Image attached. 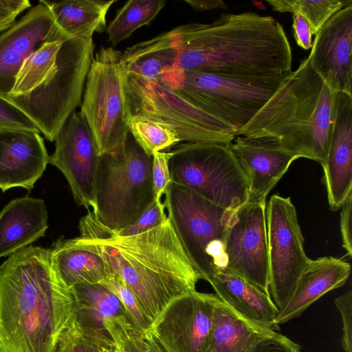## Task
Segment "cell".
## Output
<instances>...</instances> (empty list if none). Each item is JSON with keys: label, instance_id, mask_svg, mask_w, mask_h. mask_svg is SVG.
<instances>
[{"label": "cell", "instance_id": "cell-15", "mask_svg": "<svg viewBox=\"0 0 352 352\" xmlns=\"http://www.w3.org/2000/svg\"><path fill=\"white\" fill-rule=\"evenodd\" d=\"M99 155L84 116L72 112L55 140V150L49 163L65 176L74 201L89 210L94 206L95 177Z\"/></svg>", "mask_w": 352, "mask_h": 352}, {"label": "cell", "instance_id": "cell-46", "mask_svg": "<svg viewBox=\"0 0 352 352\" xmlns=\"http://www.w3.org/2000/svg\"><path fill=\"white\" fill-rule=\"evenodd\" d=\"M252 3L258 9L260 10H264L266 8L265 5L262 2L258 1H252Z\"/></svg>", "mask_w": 352, "mask_h": 352}, {"label": "cell", "instance_id": "cell-39", "mask_svg": "<svg viewBox=\"0 0 352 352\" xmlns=\"http://www.w3.org/2000/svg\"><path fill=\"white\" fill-rule=\"evenodd\" d=\"M335 305L342 321V347L345 352H352V292L336 298Z\"/></svg>", "mask_w": 352, "mask_h": 352}, {"label": "cell", "instance_id": "cell-1", "mask_svg": "<svg viewBox=\"0 0 352 352\" xmlns=\"http://www.w3.org/2000/svg\"><path fill=\"white\" fill-rule=\"evenodd\" d=\"M73 313L50 249L29 245L0 265V352H55Z\"/></svg>", "mask_w": 352, "mask_h": 352}, {"label": "cell", "instance_id": "cell-7", "mask_svg": "<svg viewBox=\"0 0 352 352\" xmlns=\"http://www.w3.org/2000/svg\"><path fill=\"white\" fill-rule=\"evenodd\" d=\"M94 50L92 37L66 40L58 52L54 70L40 85L26 95L5 98L23 112L48 141H55L65 120L81 104Z\"/></svg>", "mask_w": 352, "mask_h": 352}, {"label": "cell", "instance_id": "cell-24", "mask_svg": "<svg viewBox=\"0 0 352 352\" xmlns=\"http://www.w3.org/2000/svg\"><path fill=\"white\" fill-rule=\"evenodd\" d=\"M218 298L244 318L278 329L274 324L278 312L270 296L242 278L220 270L207 280Z\"/></svg>", "mask_w": 352, "mask_h": 352}, {"label": "cell", "instance_id": "cell-30", "mask_svg": "<svg viewBox=\"0 0 352 352\" xmlns=\"http://www.w3.org/2000/svg\"><path fill=\"white\" fill-rule=\"evenodd\" d=\"M164 0H129L117 12L107 27L113 47L129 38L135 30L149 25L164 7Z\"/></svg>", "mask_w": 352, "mask_h": 352}, {"label": "cell", "instance_id": "cell-28", "mask_svg": "<svg viewBox=\"0 0 352 352\" xmlns=\"http://www.w3.org/2000/svg\"><path fill=\"white\" fill-rule=\"evenodd\" d=\"M58 27L69 38L92 37L94 32L107 29L106 16L115 0H65L49 1Z\"/></svg>", "mask_w": 352, "mask_h": 352}, {"label": "cell", "instance_id": "cell-16", "mask_svg": "<svg viewBox=\"0 0 352 352\" xmlns=\"http://www.w3.org/2000/svg\"><path fill=\"white\" fill-rule=\"evenodd\" d=\"M69 38L44 0L0 32V96L10 94L22 64L43 43Z\"/></svg>", "mask_w": 352, "mask_h": 352}, {"label": "cell", "instance_id": "cell-37", "mask_svg": "<svg viewBox=\"0 0 352 352\" xmlns=\"http://www.w3.org/2000/svg\"><path fill=\"white\" fill-rule=\"evenodd\" d=\"M102 347L82 335L70 321L62 333L55 352H101Z\"/></svg>", "mask_w": 352, "mask_h": 352}, {"label": "cell", "instance_id": "cell-18", "mask_svg": "<svg viewBox=\"0 0 352 352\" xmlns=\"http://www.w3.org/2000/svg\"><path fill=\"white\" fill-rule=\"evenodd\" d=\"M230 146L249 184L248 199L265 201L271 190L300 158L277 142L266 138L236 136Z\"/></svg>", "mask_w": 352, "mask_h": 352}, {"label": "cell", "instance_id": "cell-2", "mask_svg": "<svg viewBox=\"0 0 352 352\" xmlns=\"http://www.w3.org/2000/svg\"><path fill=\"white\" fill-rule=\"evenodd\" d=\"M171 32L178 69L250 78L292 71L289 42L271 16L223 13L212 23H190Z\"/></svg>", "mask_w": 352, "mask_h": 352}, {"label": "cell", "instance_id": "cell-21", "mask_svg": "<svg viewBox=\"0 0 352 352\" xmlns=\"http://www.w3.org/2000/svg\"><path fill=\"white\" fill-rule=\"evenodd\" d=\"M70 289L74 298L72 321L82 335L102 349L115 346L105 327L106 320L126 321L138 329L119 298L100 283L78 285Z\"/></svg>", "mask_w": 352, "mask_h": 352}, {"label": "cell", "instance_id": "cell-4", "mask_svg": "<svg viewBox=\"0 0 352 352\" xmlns=\"http://www.w3.org/2000/svg\"><path fill=\"white\" fill-rule=\"evenodd\" d=\"M335 94L306 57L236 136L276 141L300 158L322 166L333 128Z\"/></svg>", "mask_w": 352, "mask_h": 352}, {"label": "cell", "instance_id": "cell-45", "mask_svg": "<svg viewBox=\"0 0 352 352\" xmlns=\"http://www.w3.org/2000/svg\"><path fill=\"white\" fill-rule=\"evenodd\" d=\"M141 342L145 352H166L148 331L141 333Z\"/></svg>", "mask_w": 352, "mask_h": 352}, {"label": "cell", "instance_id": "cell-40", "mask_svg": "<svg viewBox=\"0 0 352 352\" xmlns=\"http://www.w3.org/2000/svg\"><path fill=\"white\" fill-rule=\"evenodd\" d=\"M249 352H302L300 346L288 337L274 331L257 342Z\"/></svg>", "mask_w": 352, "mask_h": 352}, {"label": "cell", "instance_id": "cell-12", "mask_svg": "<svg viewBox=\"0 0 352 352\" xmlns=\"http://www.w3.org/2000/svg\"><path fill=\"white\" fill-rule=\"evenodd\" d=\"M269 294L278 310L290 298L310 258L290 197L272 195L266 208Z\"/></svg>", "mask_w": 352, "mask_h": 352}, {"label": "cell", "instance_id": "cell-8", "mask_svg": "<svg viewBox=\"0 0 352 352\" xmlns=\"http://www.w3.org/2000/svg\"><path fill=\"white\" fill-rule=\"evenodd\" d=\"M163 202L190 263L206 281L227 265L225 241L234 210L217 206L171 183Z\"/></svg>", "mask_w": 352, "mask_h": 352}, {"label": "cell", "instance_id": "cell-14", "mask_svg": "<svg viewBox=\"0 0 352 352\" xmlns=\"http://www.w3.org/2000/svg\"><path fill=\"white\" fill-rule=\"evenodd\" d=\"M215 294L196 290L172 300L150 332L166 352H205L213 329Z\"/></svg>", "mask_w": 352, "mask_h": 352}, {"label": "cell", "instance_id": "cell-9", "mask_svg": "<svg viewBox=\"0 0 352 352\" xmlns=\"http://www.w3.org/2000/svg\"><path fill=\"white\" fill-rule=\"evenodd\" d=\"M171 152L173 183L228 210H236L248 200V182L230 143L186 142Z\"/></svg>", "mask_w": 352, "mask_h": 352}, {"label": "cell", "instance_id": "cell-34", "mask_svg": "<svg viewBox=\"0 0 352 352\" xmlns=\"http://www.w3.org/2000/svg\"><path fill=\"white\" fill-rule=\"evenodd\" d=\"M104 325L116 346L120 352H145L141 333L132 324L118 320H107Z\"/></svg>", "mask_w": 352, "mask_h": 352}, {"label": "cell", "instance_id": "cell-31", "mask_svg": "<svg viewBox=\"0 0 352 352\" xmlns=\"http://www.w3.org/2000/svg\"><path fill=\"white\" fill-rule=\"evenodd\" d=\"M272 10L301 14L309 23L312 34H316L324 23L351 0H267Z\"/></svg>", "mask_w": 352, "mask_h": 352}, {"label": "cell", "instance_id": "cell-5", "mask_svg": "<svg viewBox=\"0 0 352 352\" xmlns=\"http://www.w3.org/2000/svg\"><path fill=\"white\" fill-rule=\"evenodd\" d=\"M132 136V135H131ZM153 157L134 138L99 156L92 212L105 227L118 232L133 223L155 201Z\"/></svg>", "mask_w": 352, "mask_h": 352}, {"label": "cell", "instance_id": "cell-43", "mask_svg": "<svg viewBox=\"0 0 352 352\" xmlns=\"http://www.w3.org/2000/svg\"><path fill=\"white\" fill-rule=\"evenodd\" d=\"M294 36L298 45L307 50L312 47L311 30L307 21L300 14H293Z\"/></svg>", "mask_w": 352, "mask_h": 352}, {"label": "cell", "instance_id": "cell-44", "mask_svg": "<svg viewBox=\"0 0 352 352\" xmlns=\"http://www.w3.org/2000/svg\"><path fill=\"white\" fill-rule=\"evenodd\" d=\"M184 1L197 12L228 8L226 3L222 0H185Z\"/></svg>", "mask_w": 352, "mask_h": 352}, {"label": "cell", "instance_id": "cell-10", "mask_svg": "<svg viewBox=\"0 0 352 352\" xmlns=\"http://www.w3.org/2000/svg\"><path fill=\"white\" fill-rule=\"evenodd\" d=\"M121 54L111 47H102L96 54L80 104V112L91 131L99 156L118 147L129 133L131 113Z\"/></svg>", "mask_w": 352, "mask_h": 352}, {"label": "cell", "instance_id": "cell-13", "mask_svg": "<svg viewBox=\"0 0 352 352\" xmlns=\"http://www.w3.org/2000/svg\"><path fill=\"white\" fill-rule=\"evenodd\" d=\"M225 270L269 294L265 201L248 199L234 210L226 236Z\"/></svg>", "mask_w": 352, "mask_h": 352}, {"label": "cell", "instance_id": "cell-20", "mask_svg": "<svg viewBox=\"0 0 352 352\" xmlns=\"http://www.w3.org/2000/svg\"><path fill=\"white\" fill-rule=\"evenodd\" d=\"M50 155L39 133L0 130V189L30 190L43 175Z\"/></svg>", "mask_w": 352, "mask_h": 352}, {"label": "cell", "instance_id": "cell-48", "mask_svg": "<svg viewBox=\"0 0 352 352\" xmlns=\"http://www.w3.org/2000/svg\"><path fill=\"white\" fill-rule=\"evenodd\" d=\"M11 25H0V32L10 28Z\"/></svg>", "mask_w": 352, "mask_h": 352}, {"label": "cell", "instance_id": "cell-6", "mask_svg": "<svg viewBox=\"0 0 352 352\" xmlns=\"http://www.w3.org/2000/svg\"><path fill=\"white\" fill-rule=\"evenodd\" d=\"M290 72L269 78H250L173 67L164 72L158 80L237 133L268 102Z\"/></svg>", "mask_w": 352, "mask_h": 352}, {"label": "cell", "instance_id": "cell-32", "mask_svg": "<svg viewBox=\"0 0 352 352\" xmlns=\"http://www.w3.org/2000/svg\"><path fill=\"white\" fill-rule=\"evenodd\" d=\"M128 126L135 141L149 156L180 142L169 129L142 116L131 115Z\"/></svg>", "mask_w": 352, "mask_h": 352}, {"label": "cell", "instance_id": "cell-3", "mask_svg": "<svg viewBox=\"0 0 352 352\" xmlns=\"http://www.w3.org/2000/svg\"><path fill=\"white\" fill-rule=\"evenodd\" d=\"M79 230L75 241L98 254L125 281L153 322L172 300L196 290L200 276L168 217L146 232L122 236L89 210Z\"/></svg>", "mask_w": 352, "mask_h": 352}, {"label": "cell", "instance_id": "cell-38", "mask_svg": "<svg viewBox=\"0 0 352 352\" xmlns=\"http://www.w3.org/2000/svg\"><path fill=\"white\" fill-rule=\"evenodd\" d=\"M172 155L171 151H159L152 155L153 186L155 201L157 202H162V197L172 183L169 169V160Z\"/></svg>", "mask_w": 352, "mask_h": 352}, {"label": "cell", "instance_id": "cell-25", "mask_svg": "<svg viewBox=\"0 0 352 352\" xmlns=\"http://www.w3.org/2000/svg\"><path fill=\"white\" fill-rule=\"evenodd\" d=\"M274 331L244 318L218 298L213 329L205 352H249L257 342Z\"/></svg>", "mask_w": 352, "mask_h": 352}, {"label": "cell", "instance_id": "cell-11", "mask_svg": "<svg viewBox=\"0 0 352 352\" xmlns=\"http://www.w3.org/2000/svg\"><path fill=\"white\" fill-rule=\"evenodd\" d=\"M126 78L131 115L164 125L179 142L229 144L236 137V131L195 107L158 79Z\"/></svg>", "mask_w": 352, "mask_h": 352}, {"label": "cell", "instance_id": "cell-23", "mask_svg": "<svg viewBox=\"0 0 352 352\" xmlns=\"http://www.w3.org/2000/svg\"><path fill=\"white\" fill-rule=\"evenodd\" d=\"M48 214L42 199L23 197L0 212V258L10 256L43 236Z\"/></svg>", "mask_w": 352, "mask_h": 352}, {"label": "cell", "instance_id": "cell-47", "mask_svg": "<svg viewBox=\"0 0 352 352\" xmlns=\"http://www.w3.org/2000/svg\"><path fill=\"white\" fill-rule=\"evenodd\" d=\"M101 352H120V351L118 349V348L115 345V346L110 348V349H102Z\"/></svg>", "mask_w": 352, "mask_h": 352}, {"label": "cell", "instance_id": "cell-33", "mask_svg": "<svg viewBox=\"0 0 352 352\" xmlns=\"http://www.w3.org/2000/svg\"><path fill=\"white\" fill-rule=\"evenodd\" d=\"M100 283L119 298L140 332L144 333L150 331L153 320L144 311L134 292L118 274L112 272Z\"/></svg>", "mask_w": 352, "mask_h": 352}, {"label": "cell", "instance_id": "cell-29", "mask_svg": "<svg viewBox=\"0 0 352 352\" xmlns=\"http://www.w3.org/2000/svg\"><path fill=\"white\" fill-rule=\"evenodd\" d=\"M64 41L59 39L43 43L32 53L22 64L8 96L26 95L40 85L54 70Z\"/></svg>", "mask_w": 352, "mask_h": 352}, {"label": "cell", "instance_id": "cell-19", "mask_svg": "<svg viewBox=\"0 0 352 352\" xmlns=\"http://www.w3.org/2000/svg\"><path fill=\"white\" fill-rule=\"evenodd\" d=\"M329 208H341L352 192V96L336 92L333 128L322 166Z\"/></svg>", "mask_w": 352, "mask_h": 352}, {"label": "cell", "instance_id": "cell-41", "mask_svg": "<svg viewBox=\"0 0 352 352\" xmlns=\"http://www.w3.org/2000/svg\"><path fill=\"white\" fill-rule=\"evenodd\" d=\"M351 211L352 192L349 194L342 204L340 212V232L342 246L346 251V254L349 258H351L352 256Z\"/></svg>", "mask_w": 352, "mask_h": 352}, {"label": "cell", "instance_id": "cell-42", "mask_svg": "<svg viewBox=\"0 0 352 352\" xmlns=\"http://www.w3.org/2000/svg\"><path fill=\"white\" fill-rule=\"evenodd\" d=\"M28 0H0V25H11L16 17L31 8Z\"/></svg>", "mask_w": 352, "mask_h": 352}, {"label": "cell", "instance_id": "cell-22", "mask_svg": "<svg viewBox=\"0 0 352 352\" xmlns=\"http://www.w3.org/2000/svg\"><path fill=\"white\" fill-rule=\"evenodd\" d=\"M350 264L333 256L311 260L300 274L287 303L276 316L274 324L279 325L300 316L311 305L326 293L340 287L348 280Z\"/></svg>", "mask_w": 352, "mask_h": 352}, {"label": "cell", "instance_id": "cell-36", "mask_svg": "<svg viewBox=\"0 0 352 352\" xmlns=\"http://www.w3.org/2000/svg\"><path fill=\"white\" fill-rule=\"evenodd\" d=\"M0 130H22L41 133L19 109L0 96Z\"/></svg>", "mask_w": 352, "mask_h": 352}, {"label": "cell", "instance_id": "cell-27", "mask_svg": "<svg viewBox=\"0 0 352 352\" xmlns=\"http://www.w3.org/2000/svg\"><path fill=\"white\" fill-rule=\"evenodd\" d=\"M50 250L58 272L69 288L100 283L113 272L98 254L80 245L74 239H59Z\"/></svg>", "mask_w": 352, "mask_h": 352}, {"label": "cell", "instance_id": "cell-35", "mask_svg": "<svg viewBox=\"0 0 352 352\" xmlns=\"http://www.w3.org/2000/svg\"><path fill=\"white\" fill-rule=\"evenodd\" d=\"M167 218L163 202L154 201L133 223L115 232L122 236L136 235L158 226Z\"/></svg>", "mask_w": 352, "mask_h": 352}, {"label": "cell", "instance_id": "cell-26", "mask_svg": "<svg viewBox=\"0 0 352 352\" xmlns=\"http://www.w3.org/2000/svg\"><path fill=\"white\" fill-rule=\"evenodd\" d=\"M177 56L170 30L126 48L120 61L127 78L152 81L173 68Z\"/></svg>", "mask_w": 352, "mask_h": 352}, {"label": "cell", "instance_id": "cell-17", "mask_svg": "<svg viewBox=\"0 0 352 352\" xmlns=\"http://www.w3.org/2000/svg\"><path fill=\"white\" fill-rule=\"evenodd\" d=\"M308 58L333 91L352 94V4L336 12L316 34Z\"/></svg>", "mask_w": 352, "mask_h": 352}]
</instances>
